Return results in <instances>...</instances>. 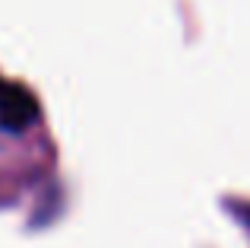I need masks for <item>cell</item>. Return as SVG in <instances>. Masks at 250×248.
<instances>
[{"instance_id": "6da1fadb", "label": "cell", "mask_w": 250, "mask_h": 248, "mask_svg": "<svg viewBox=\"0 0 250 248\" xmlns=\"http://www.w3.org/2000/svg\"><path fill=\"white\" fill-rule=\"evenodd\" d=\"M38 121V99L19 83L0 80V127L19 134Z\"/></svg>"}]
</instances>
